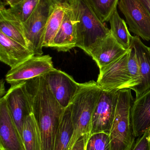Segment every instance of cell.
<instances>
[{
	"label": "cell",
	"mask_w": 150,
	"mask_h": 150,
	"mask_svg": "<svg viewBox=\"0 0 150 150\" xmlns=\"http://www.w3.org/2000/svg\"><path fill=\"white\" fill-rule=\"evenodd\" d=\"M0 150H26L6 101L0 99Z\"/></svg>",
	"instance_id": "8fae6325"
},
{
	"label": "cell",
	"mask_w": 150,
	"mask_h": 150,
	"mask_svg": "<svg viewBox=\"0 0 150 150\" xmlns=\"http://www.w3.org/2000/svg\"><path fill=\"white\" fill-rule=\"evenodd\" d=\"M56 4L53 0H40L37 7L25 23V33L30 48L35 56L42 55L45 31Z\"/></svg>",
	"instance_id": "277c9868"
},
{
	"label": "cell",
	"mask_w": 150,
	"mask_h": 150,
	"mask_svg": "<svg viewBox=\"0 0 150 150\" xmlns=\"http://www.w3.org/2000/svg\"><path fill=\"white\" fill-rule=\"evenodd\" d=\"M118 91L103 89L101 91L92 115V134L100 132L110 133L116 111Z\"/></svg>",
	"instance_id": "52a82bcc"
},
{
	"label": "cell",
	"mask_w": 150,
	"mask_h": 150,
	"mask_svg": "<svg viewBox=\"0 0 150 150\" xmlns=\"http://www.w3.org/2000/svg\"><path fill=\"white\" fill-rule=\"evenodd\" d=\"M127 66L133 83V86L131 90H134L140 84L141 78L135 51L131 45L130 48L129 49Z\"/></svg>",
	"instance_id": "d4e9b609"
},
{
	"label": "cell",
	"mask_w": 150,
	"mask_h": 150,
	"mask_svg": "<svg viewBox=\"0 0 150 150\" xmlns=\"http://www.w3.org/2000/svg\"><path fill=\"white\" fill-rule=\"evenodd\" d=\"M44 76L56 100L63 107L67 108L78 91L80 83L70 75L55 68Z\"/></svg>",
	"instance_id": "30bf717a"
},
{
	"label": "cell",
	"mask_w": 150,
	"mask_h": 150,
	"mask_svg": "<svg viewBox=\"0 0 150 150\" xmlns=\"http://www.w3.org/2000/svg\"><path fill=\"white\" fill-rule=\"evenodd\" d=\"M76 22L71 5L66 10L60 27L55 35L52 47L59 52H67L75 47Z\"/></svg>",
	"instance_id": "9a60e30c"
},
{
	"label": "cell",
	"mask_w": 150,
	"mask_h": 150,
	"mask_svg": "<svg viewBox=\"0 0 150 150\" xmlns=\"http://www.w3.org/2000/svg\"><path fill=\"white\" fill-rule=\"evenodd\" d=\"M3 98L22 136L25 120L33 113L31 102L25 81L11 86Z\"/></svg>",
	"instance_id": "ba28073f"
},
{
	"label": "cell",
	"mask_w": 150,
	"mask_h": 150,
	"mask_svg": "<svg viewBox=\"0 0 150 150\" xmlns=\"http://www.w3.org/2000/svg\"><path fill=\"white\" fill-rule=\"evenodd\" d=\"M0 32L31 49L23 22L6 8L2 1L0 4Z\"/></svg>",
	"instance_id": "2e32d148"
},
{
	"label": "cell",
	"mask_w": 150,
	"mask_h": 150,
	"mask_svg": "<svg viewBox=\"0 0 150 150\" xmlns=\"http://www.w3.org/2000/svg\"><path fill=\"white\" fill-rule=\"evenodd\" d=\"M40 0H23L9 10L23 23H25L36 8Z\"/></svg>",
	"instance_id": "603a6c76"
},
{
	"label": "cell",
	"mask_w": 150,
	"mask_h": 150,
	"mask_svg": "<svg viewBox=\"0 0 150 150\" xmlns=\"http://www.w3.org/2000/svg\"><path fill=\"white\" fill-rule=\"evenodd\" d=\"M74 128L69 107L65 109L55 139L54 150H68Z\"/></svg>",
	"instance_id": "d6986e66"
},
{
	"label": "cell",
	"mask_w": 150,
	"mask_h": 150,
	"mask_svg": "<svg viewBox=\"0 0 150 150\" xmlns=\"http://www.w3.org/2000/svg\"><path fill=\"white\" fill-rule=\"evenodd\" d=\"M149 52L150 53V47H149Z\"/></svg>",
	"instance_id": "1f68e13d"
},
{
	"label": "cell",
	"mask_w": 150,
	"mask_h": 150,
	"mask_svg": "<svg viewBox=\"0 0 150 150\" xmlns=\"http://www.w3.org/2000/svg\"><path fill=\"white\" fill-rule=\"evenodd\" d=\"M118 7L126 18L129 30L150 40V16L138 0H119Z\"/></svg>",
	"instance_id": "9c48e42d"
},
{
	"label": "cell",
	"mask_w": 150,
	"mask_h": 150,
	"mask_svg": "<svg viewBox=\"0 0 150 150\" xmlns=\"http://www.w3.org/2000/svg\"><path fill=\"white\" fill-rule=\"evenodd\" d=\"M23 0H3V3L5 6L9 5L10 8L14 7Z\"/></svg>",
	"instance_id": "f1b7e54d"
},
{
	"label": "cell",
	"mask_w": 150,
	"mask_h": 150,
	"mask_svg": "<svg viewBox=\"0 0 150 150\" xmlns=\"http://www.w3.org/2000/svg\"><path fill=\"white\" fill-rule=\"evenodd\" d=\"M131 150H150V130L138 137Z\"/></svg>",
	"instance_id": "484cf974"
},
{
	"label": "cell",
	"mask_w": 150,
	"mask_h": 150,
	"mask_svg": "<svg viewBox=\"0 0 150 150\" xmlns=\"http://www.w3.org/2000/svg\"><path fill=\"white\" fill-rule=\"evenodd\" d=\"M109 22L111 26L110 30L114 38L125 49L128 50L130 47L132 36L126 22L119 15L117 8L113 12Z\"/></svg>",
	"instance_id": "ffe728a7"
},
{
	"label": "cell",
	"mask_w": 150,
	"mask_h": 150,
	"mask_svg": "<svg viewBox=\"0 0 150 150\" xmlns=\"http://www.w3.org/2000/svg\"><path fill=\"white\" fill-rule=\"evenodd\" d=\"M33 51L0 32V60L14 68L34 56Z\"/></svg>",
	"instance_id": "5bb4252c"
},
{
	"label": "cell",
	"mask_w": 150,
	"mask_h": 150,
	"mask_svg": "<svg viewBox=\"0 0 150 150\" xmlns=\"http://www.w3.org/2000/svg\"><path fill=\"white\" fill-rule=\"evenodd\" d=\"M56 5L68 7L71 4L72 0H53Z\"/></svg>",
	"instance_id": "83f0119b"
},
{
	"label": "cell",
	"mask_w": 150,
	"mask_h": 150,
	"mask_svg": "<svg viewBox=\"0 0 150 150\" xmlns=\"http://www.w3.org/2000/svg\"><path fill=\"white\" fill-rule=\"evenodd\" d=\"M127 52L110 64L100 69L97 82L103 89L118 91L133 87L132 79L128 69Z\"/></svg>",
	"instance_id": "5b68a950"
},
{
	"label": "cell",
	"mask_w": 150,
	"mask_h": 150,
	"mask_svg": "<svg viewBox=\"0 0 150 150\" xmlns=\"http://www.w3.org/2000/svg\"><path fill=\"white\" fill-rule=\"evenodd\" d=\"M133 135L140 137L150 130V88L136 97L131 111Z\"/></svg>",
	"instance_id": "4fadbf2b"
},
{
	"label": "cell",
	"mask_w": 150,
	"mask_h": 150,
	"mask_svg": "<svg viewBox=\"0 0 150 150\" xmlns=\"http://www.w3.org/2000/svg\"><path fill=\"white\" fill-rule=\"evenodd\" d=\"M130 45L135 51L141 78L139 85L133 90L138 97L150 88V53L149 47L137 36H132Z\"/></svg>",
	"instance_id": "e0dca14e"
},
{
	"label": "cell",
	"mask_w": 150,
	"mask_h": 150,
	"mask_svg": "<svg viewBox=\"0 0 150 150\" xmlns=\"http://www.w3.org/2000/svg\"><path fill=\"white\" fill-rule=\"evenodd\" d=\"M68 7L55 6L46 27L43 47H52L54 39L60 27L66 10Z\"/></svg>",
	"instance_id": "44dd1931"
},
{
	"label": "cell",
	"mask_w": 150,
	"mask_h": 150,
	"mask_svg": "<svg viewBox=\"0 0 150 150\" xmlns=\"http://www.w3.org/2000/svg\"><path fill=\"white\" fill-rule=\"evenodd\" d=\"M5 89L4 82L3 79H2L1 81V87H0V96H1V98L3 97L7 92L5 91Z\"/></svg>",
	"instance_id": "4dcf8cb0"
},
{
	"label": "cell",
	"mask_w": 150,
	"mask_h": 150,
	"mask_svg": "<svg viewBox=\"0 0 150 150\" xmlns=\"http://www.w3.org/2000/svg\"><path fill=\"white\" fill-rule=\"evenodd\" d=\"M85 150H111L109 134L105 132L92 134L86 144Z\"/></svg>",
	"instance_id": "cb8c5ba5"
},
{
	"label": "cell",
	"mask_w": 150,
	"mask_h": 150,
	"mask_svg": "<svg viewBox=\"0 0 150 150\" xmlns=\"http://www.w3.org/2000/svg\"><path fill=\"white\" fill-rule=\"evenodd\" d=\"M128 51L119 44L111 32L92 46L89 55L100 69L118 59Z\"/></svg>",
	"instance_id": "7c38bea8"
},
{
	"label": "cell",
	"mask_w": 150,
	"mask_h": 150,
	"mask_svg": "<svg viewBox=\"0 0 150 150\" xmlns=\"http://www.w3.org/2000/svg\"><path fill=\"white\" fill-rule=\"evenodd\" d=\"M87 142L85 137H82L77 141L71 150H85Z\"/></svg>",
	"instance_id": "4316f807"
},
{
	"label": "cell",
	"mask_w": 150,
	"mask_h": 150,
	"mask_svg": "<svg viewBox=\"0 0 150 150\" xmlns=\"http://www.w3.org/2000/svg\"><path fill=\"white\" fill-rule=\"evenodd\" d=\"M103 89L94 80L80 83L69 107L73 123V135L68 150L82 136L89 140L92 135L94 108Z\"/></svg>",
	"instance_id": "6da1fadb"
},
{
	"label": "cell",
	"mask_w": 150,
	"mask_h": 150,
	"mask_svg": "<svg viewBox=\"0 0 150 150\" xmlns=\"http://www.w3.org/2000/svg\"><path fill=\"white\" fill-rule=\"evenodd\" d=\"M54 69L52 57L49 55L34 56L14 68L5 76L7 83L11 86L44 76Z\"/></svg>",
	"instance_id": "8992f818"
},
{
	"label": "cell",
	"mask_w": 150,
	"mask_h": 150,
	"mask_svg": "<svg viewBox=\"0 0 150 150\" xmlns=\"http://www.w3.org/2000/svg\"><path fill=\"white\" fill-rule=\"evenodd\" d=\"M22 136L26 150H41L40 134L33 114L25 120Z\"/></svg>",
	"instance_id": "ac0fdd59"
},
{
	"label": "cell",
	"mask_w": 150,
	"mask_h": 150,
	"mask_svg": "<svg viewBox=\"0 0 150 150\" xmlns=\"http://www.w3.org/2000/svg\"><path fill=\"white\" fill-rule=\"evenodd\" d=\"M119 0H86L96 16L103 23L109 22V19Z\"/></svg>",
	"instance_id": "7402d4cb"
},
{
	"label": "cell",
	"mask_w": 150,
	"mask_h": 150,
	"mask_svg": "<svg viewBox=\"0 0 150 150\" xmlns=\"http://www.w3.org/2000/svg\"><path fill=\"white\" fill-rule=\"evenodd\" d=\"M70 5L76 22V47L89 55L92 46L111 30L100 20L86 0H72Z\"/></svg>",
	"instance_id": "7a4b0ae2"
},
{
	"label": "cell",
	"mask_w": 150,
	"mask_h": 150,
	"mask_svg": "<svg viewBox=\"0 0 150 150\" xmlns=\"http://www.w3.org/2000/svg\"><path fill=\"white\" fill-rule=\"evenodd\" d=\"M116 111L109 133L111 150H131L135 143L131 125L134 102L131 90H119Z\"/></svg>",
	"instance_id": "3957f363"
},
{
	"label": "cell",
	"mask_w": 150,
	"mask_h": 150,
	"mask_svg": "<svg viewBox=\"0 0 150 150\" xmlns=\"http://www.w3.org/2000/svg\"><path fill=\"white\" fill-rule=\"evenodd\" d=\"M150 16V0H138Z\"/></svg>",
	"instance_id": "f546056e"
}]
</instances>
